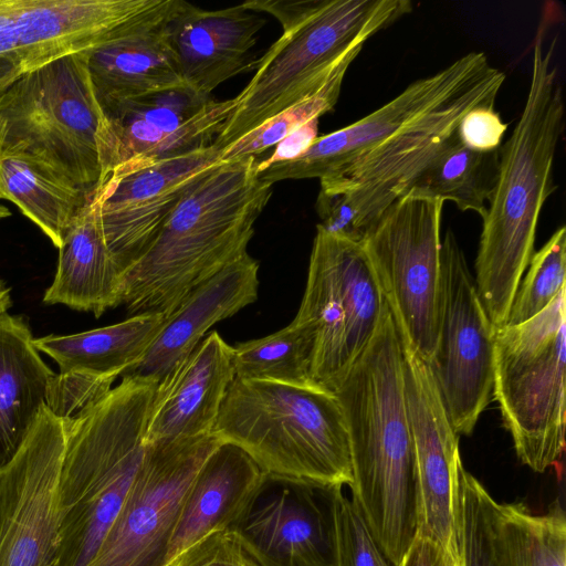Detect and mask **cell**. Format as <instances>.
<instances>
[{"label": "cell", "instance_id": "cb8c5ba5", "mask_svg": "<svg viewBox=\"0 0 566 566\" xmlns=\"http://www.w3.org/2000/svg\"><path fill=\"white\" fill-rule=\"evenodd\" d=\"M264 472L239 447L221 442L193 478L170 538L167 566L207 535L228 530Z\"/></svg>", "mask_w": 566, "mask_h": 566}, {"label": "cell", "instance_id": "277c9868", "mask_svg": "<svg viewBox=\"0 0 566 566\" xmlns=\"http://www.w3.org/2000/svg\"><path fill=\"white\" fill-rule=\"evenodd\" d=\"M242 6L275 17L283 33L235 96V107L213 140L221 150L317 92L352 50L412 10L408 0H255Z\"/></svg>", "mask_w": 566, "mask_h": 566}, {"label": "cell", "instance_id": "8fae6325", "mask_svg": "<svg viewBox=\"0 0 566 566\" xmlns=\"http://www.w3.org/2000/svg\"><path fill=\"white\" fill-rule=\"evenodd\" d=\"M440 270L437 343L428 365L454 431L470 436L492 398L495 328L450 229L441 240Z\"/></svg>", "mask_w": 566, "mask_h": 566}, {"label": "cell", "instance_id": "4dcf8cb0", "mask_svg": "<svg viewBox=\"0 0 566 566\" xmlns=\"http://www.w3.org/2000/svg\"><path fill=\"white\" fill-rule=\"evenodd\" d=\"M314 346L312 327L294 318L275 333L232 346L235 378L313 385Z\"/></svg>", "mask_w": 566, "mask_h": 566}, {"label": "cell", "instance_id": "e0dca14e", "mask_svg": "<svg viewBox=\"0 0 566 566\" xmlns=\"http://www.w3.org/2000/svg\"><path fill=\"white\" fill-rule=\"evenodd\" d=\"M213 143L105 179L95 193L103 237L124 273L149 247L186 192L220 161Z\"/></svg>", "mask_w": 566, "mask_h": 566}, {"label": "cell", "instance_id": "ba28073f", "mask_svg": "<svg viewBox=\"0 0 566 566\" xmlns=\"http://www.w3.org/2000/svg\"><path fill=\"white\" fill-rule=\"evenodd\" d=\"M565 289L533 318L495 329L493 389L520 461L537 473L565 450Z\"/></svg>", "mask_w": 566, "mask_h": 566}, {"label": "cell", "instance_id": "d6a6232c", "mask_svg": "<svg viewBox=\"0 0 566 566\" xmlns=\"http://www.w3.org/2000/svg\"><path fill=\"white\" fill-rule=\"evenodd\" d=\"M361 49L363 45L352 50L317 92L283 109L227 146L221 151L220 161L255 156L277 145L310 120L331 112L338 101L345 74Z\"/></svg>", "mask_w": 566, "mask_h": 566}, {"label": "cell", "instance_id": "52a82bcc", "mask_svg": "<svg viewBox=\"0 0 566 566\" xmlns=\"http://www.w3.org/2000/svg\"><path fill=\"white\" fill-rule=\"evenodd\" d=\"M86 51L25 72L7 90L0 102V156L30 157L94 197L102 178V109Z\"/></svg>", "mask_w": 566, "mask_h": 566}, {"label": "cell", "instance_id": "8d00e7d4", "mask_svg": "<svg viewBox=\"0 0 566 566\" xmlns=\"http://www.w3.org/2000/svg\"><path fill=\"white\" fill-rule=\"evenodd\" d=\"M170 566H258L229 530L211 533L185 549Z\"/></svg>", "mask_w": 566, "mask_h": 566}, {"label": "cell", "instance_id": "d6986e66", "mask_svg": "<svg viewBox=\"0 0 566 566\" xmlns=\"http://www.w3.org/2000/svg\"><path fill=\"white\" fill-rule=\"evenodd\" d=\"M407 411L415 444L419 489V536L458 557L455 479L460 458L454 431L428 363L401 343ZM459 558V557H458Z\"/></svg>", "mask_w": 566, "mask_h": 566}, {"label": "cell", "instance_id": "3957f363", "mask_svg": "<svg viewBox=\"0 0 566 566\" xmlns=\"http://www.w3.org/2000/svg\"><path fill=\"white\" fill-rule=\"evenodd\" d=\"M248 156L219 161L186 192L149 247L123 275L130 315L168 316L196 286L248 253L272 196Z\"/></svg>", "mask_w": 566, "mask_h": 566}, {"label": "cell", "instance_id": "4316f807", "mask_svg": "<svg viewBox=\"0 0 566 566\" xmlns=\"http://www.w3.org/2000/svg\"><path fill=\"white\" fill-rule=\"evenodd\" d=\"M166 318L161 313H140L76 334L38 337L33 345L53 358L60 373L84 371L117 378L142 360Z\"/></svg>", "mask_w": 566, "mask_h": 566}, {"label": "cell", "instance_id": "484cf974", "mask_svg": "<svg viewBox=\"0 0 566 566\" xmlns=\"http://www.w3.org/2000/svg\"><path fill=\"white\" fill-rule=\"evenodd\" d=\"M21 316L0 314V465L17 452L44 405L55 374Z\"/></svg>", "mask_w": 566, "mask_h": 566}, {"label": "cell", "instance_id": "8992f818", "mask_svg": "<svg viewBox=\"0 0 566 566\" xmlns=\"http://www.w3.org/2000/svg\"><path fill=\"white\" fill-rule=\"evenodd\" d=\"M264 473L350 485L346 418L336 395L314 385L235 378L211 432Z\"/></svg>", "mask_w": 566, "mask_h": 566}, {"label": "cell", "instance_id": "d590c367", "mask_svg": "<svg viewBox=\"0 0 566 566\" xmlns=\"http://www.w3.org/2000/svg\"><path fill=\"white\" fill-rule=\"evenodd\" d=\"M115 379L84 371L54 374L46 388L44 406L55 417L70 420L106 395Z\"/></svg>", "mask_w": 566, "mask_h": 566}, {"label": "cell", "instance_id": "60d3db41", "mask_svg": "<svg viewBox=\"0 0 566 566\" xmlns=\"http://www.w3.org/2000/svg\"><path fill=\"white\" fill-rule=\"evenodd\" d=\"M21 74L23 72L18 65L6 59H0V102L7 90Z\"/></svg>", "mask_w": 566, "mask_h": 566}, {"label": "cell", "instance_id": "83f0119b", "mask_svg": "<svg viewBox=\"0 0 566 566\" xmlns=\"http://www.w3.org/2000/svg\"><path fill=\"white\" fill-rule=\"evenodd\" d=\"M92 198L30 157L0 156V199L14 203L57 249Z\"/></svg>", "mask_w": 566, "mask_h": 566}, {"label": "cell", "instance_id": "9c48e42d", "mask_svg": "<svg viewBox=\"0 0 566 566\" xmlns=\"http://www.w3.org/2000/svg\"><path fill=\"white\" fill-rule=\"evenodd\" d=\"M385 305L363 245L317 224L306 286L294 317L314 332L313 385L334 392L375 335Z\"/></svg>", "mask_w": 566, "mask_h": 566}, {"label": "cell", "instance_id": "2e32d148", "mask_svg": "<svg viewBox=\"0 0 566 566\" xmlns=\"http://www.w3.org/2000/svg\"><path fill=\"white\" fill-rule=\"evenodd\" d=\"M495 69L483 52L467 53L434 74L412 82L391 101L359 120L317 137L300 156L269 166L258 172V178L273 185L289 179L335 177Z\"/></svg>", "mask_w": 566, "mask_h": 566}, {"label": "cell", "instance_id": "74e56055", "mask_svg": "<svg viewBox=\"0 0 566 566\" xmlns=\"http://www.w3.org/2000/svg\"><path fill=\"white\" fill-rule=\"evenodd\" d=\"M507 129L494 106L475 107L468 112L457 127L460 142L476 151H492L501 147Z\"/></svg>", "mask_w": 566, "mask_h": 566}, {"label": "cell", "instance_id": "7bdbcfd3", "mask_svg": "<svg viewBox=\"0 0 566 566\" xmlns=\"http://www.w3.org/2000/svg\"><path fill=\"white\" fill-rule=\"evenodd\" d=\"M11 216V212L8 207L0 205V219L8 218Z\"/></svg>", "mask_w": 566, "mask_h": 566}, {"label": "cell", "instance_id": "f35d334b", "mask_svg": "<svg viewBox=\"0 0 566 566\" xmlns=\"http://www.w3.org/2000/svg\"><path fill=\"white\" fill-rule=\"evenodd\" d=\"M318 118L312 119L283 140H281L273 153L256 164V174L271 165L291 160L304 153L317 138Z\"/></svg>", "mask_w": 566, "mask_h": 566}, {"label": "cell", "instance_id": "b9f144b4", "mask_svg": "<svg viewBox=\"0 0 566 566\" xmlns=\"http://www.w3.org/2000/svg\"><path fill=\"white\" fill-rule=\"evenodd\" d=\"M12 304L11 290L0 279V314L8 312Z\"/></svg>", "mask_w": 566, "mask_h": 566}, {"label": "cell", "instance_id": "ffe728a7", "mask_svg": "<svg viewBox=\"0 0 566 566\" xmlns=\"http://www.w3.org/2000/svg\"><path fill=\"white\" fill-rule=\"evenodd\" d=\"M265 20L242 3L203 10L176 0L166 27L168 45L180 75L192 91L210 96L221 83L250 70L251 50Z\"/></svg>", "mask_w": 566, "mask_h": 566}, {"label": "cell", "instance_id": "7402d4cb", "mask_svg": "<svg viewBox=\"0 0 566 566\" xmlns=\"http://www.w3.org/2000/svg\"><path fill=\"white\" fill-rule=\"evenodd\" d=\"M234 379L233 347L212 332L158 382L146 446L211 434Z\"/></svg>", "mask_w": 566, "mask_h": 566}, {"label": "cell", "instance_id": "f546056e", "mask_svg": "<svg viewBox=\"0 0 566 566\" xmlns=\"http://www.w3.org/2000/svg\"><path fill=\"white\" fill-rule=\"evenodd\" d=\"M495 543L500 566H566V515L559 500L545 513L499 503Z\"/></svg>", "mask_w": 566, "mask_h": 566}, {"label": "cell", "instance_id": "9a60e30c", "mask_svg": "<svg viewBox=\"0 0 566 566\" xmlns=\"http://www.w3.org/2000/svg\"><path fill=\"white\" fill-rule=\"evenodd\" d=\"M235 107L189 87L164 91L102 111V178L145 168L213 143ZM99 187V186H98Z\"/></svg>", "mask_w": 566, "mask_h": 566}, {"label": "cell", "instance_id": "836d02e7", "mask_svg": "<svg viewBox=\"0 0 566 566\" xmlns=\"http://www.w3.org/2000/svg\"><path fill=\"white\" fill-rule=\"evenodd\" d=\"M521 280L505 325L522 324L543 310L565 289L566 228L559 227L537 252ZM504 325V326H505Z\"/></svg>", "mask_w": 566, "mask_h": 566}, {"label": "cell", "instance_id": "1f68e13d", "mask_svg": "<svg viewBox=\"0 0 566 566\" xmlns=\"http://www.w3.org/2000/svg\"><path fill=\"white\" fill-rule=\"evenodd\" d=\"M497 502L482 483L457 463L455 530L460 566H500L495 543Z\"/></svg>", "mask_w": 566, "mask_h": 566}, {"label": "cell", "instance_id": "7c38bea8", "mask_svg": "<svg viewBox=\"0 0 566 566\" xmlns=\"http://www.w3.org/2000/svg\"><path fill=\"white\" fill-rule=\"evenodd\" d=\"M67 422L43 405L14 455L0 465V566H57Z\"/></svg>", "mask_w": 566, "mask_h": 566}, {"label": "cell", "instance_id": "f1b7e54d", "mask_svg": "<svg viewBox=\"0 0 566 566\" xmlns=\"http://www.w3.org/2000/svg\"><path fill=\"white\" fill-rule=\"evenodd\" d=\"M500 148L476 151L464 146L457 130L411 182L407 193L452 201L461 211L485 214L495 189Z\"/></svg>", "mask_w": 566, "mask_h": 566}, {"label": "cell", "instance_id": "e575fe53", "mask_svg": "<svg viewBox=\"0 0 566 566\" xmlns=\"http://www.w3.org/2000/svg\"><path fill=\"white\" fill-rule=\"evenodd\" d=\"M337 545L339 566H394L356 504L343 491L337 500Z\"/></svg>", "mask_w": 566, "mask_h": 566}, {"label": "cell", "instance_id": "6da1fadb", "mask_svg": "<svg viewBox=\"0 0 566 566\" xmlns=\"http://www.w3.org/2000/svg\"><path fill=\"white\" fill-rule=\"evenodd\" d=\"M334 394L349 434L350 499L399 566L418 534L421 501L401 339L387 302L375 335Z\"/></svg>", "mask_w": 566, "mask_h": 566}, {"label": "cell", "instance_id": "5b68a950", "mask_svg": "<svg viewBox=\"0 0 566 566\" xmlns=\"http://www.w3.org/2000/svg\"><path fill=\"white\" fill-rule=\"evenodd\" d=\"M158 381H122L67 422L60 475L57 566H87L116 518L145 453Z\"/></svg>", "mask_w": 566, "mask_h": 566}, {"label": "cell", "instance_id": "603a6c76", "mask_svg": "<svg viewBox=\"0 0 566 566\" xmlns=\"http://www.w3.org/2000/svg\"><path fill=\"white\" fill-rule=\"evenodd\" d=\"M259 262L249 253L191 290L167 316L142 360L123 376L158 382L182 361L218 322L255 302Z\"/></svg>", "mask_w": 566, "mask_h": 566}, {"label": "cell", "instance_id": "5bb4252c", "mask_svg": "<svg viewBox=\"0 0 566 566\" xmlns=\"http://www.w3.org/2000/svg\"><path fill=\"white\" fill-rule=\"evenodd\" d=\"M343 485L264 473L228 528L258 566H339Z\"/></svg>", "mask_w": 566, "mask_h": 566}, {"label": "cell", "instance_id": "4fadbf2b", "mask_svg": "<svg viewBox=\"0 0 566 566\" xmlns=\"http://www.w3.org/2000/svg\"><path fill=\"white\" fill-rule=\"evenodd\" d=\"M220 443L211 433L146 446L132 488L87 566H167L170 538L186 493Z\"/></svg>", "mask_w": 566, "mask_h": 566}, {"label": "cell", "instance_id": "7a4b0ae2", "mask_svg": "<svg viewBox=\"0 0 566 566\" xmlns=\"http://www.w3.org/2000/svg\"><path fill=\"white\" fill-rule=\"evenodd\" d=\"M551 18L547 12L537 27L524 108L500 147L497 181L482 217L474 281L495 329L506 324L515 292L534 254L541 211L556 189L553 168L565 107L554 64L556 39L546 41Z\"/></svg>", "mask_w": 566, "mask_h": 566}, {"label": "cell", "instance_id": "d4e9b609", "mask_svg": "<svg viewBox=\"0 0 566 566\" xmlns=\"http://www.w3.org/2000/svg\"><path fill=\"white\" fill-rule=\"evenodd\" d=\"M122 296L123 272L106 247L93 197L64 235L56 273L43 302L99 317L107 310L122 305Z\"/></svg>", "mask_w": 566, "mask_h": 566}, {"label": "cell", "instance_id": "30bf717a", "mask_svg": "<svg viewBox=\"0 0 566 566\" xmlns=\"http://www.w3.org/2000/svg\"><path fill=\"white\" fill-rule=\"evenodd\" d=\"M443 205L440 199L406 193L381 214L360 243L401 343L427 363L437 343Z\"/></svg>", "mask_w": 566, "mask_h": 566}, {"label": "cell", "instance_id": "ab89813d", "mask_svg": "<svg viewBox=\"0 0 566 566\" xmlns=\"http://www.w3.org/2000/svg\"><path fill=\"white\" fill-rule=\"evenodd\" d=\"M399 566H460L459 558L441 544L417 535Z\"/></svg>", "mask_w": 566, "mask_h": 566}, {"label": "cell", "instance_id": "44dd1931", "mask_svg": "<svg viewBox=\"0 0 566 566\" xmlns=\"http://www.w3.org/2000/svg\"><path fill=\"white\" fill-rule=\"evenodd\" d=\"M176 0H160L86 51L102 111L125 101L187 87L168 45L166 27Z\"/></svg>", "mask_w": 566, "mask_h": 566}, {"label": "cell", "instance_id": "ac0fdd59", "mask_svg": "<svg viewBox=\"0 0 566 566\" xmlns=\"http://www.w3.org/2000/svg\"><path fill=\"white\" fill-rule=\"evenodd\" d=\"M160 0H0V59L23 73L90 50Z\"/></svg>", "mask_w": 566, "mask_h": 566}]
</instances>
